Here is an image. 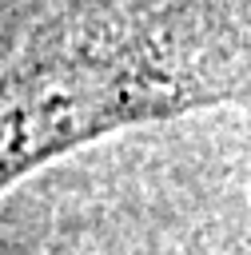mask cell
<instances>
[{
	"label": "cell",
	"mask_w": 251,
	"mask_h": 255,
	"mask_svg": "<svg viewBox=\"0 0 251 255\" xmlns=\"http://www.w3.org/2000/svg\"><path fill=\"white\" fill-rule=\"evenodd\" d=\"M251 104V0H48L0 64V191L112 131Z\"/></svg>",
	"instance_id": "1"
},
{
	"label": "cell",
	"mask_w": 251,
	"mask_h": 255,
	"mask_svg": "<svg viewBox=\"0 0 251 255\" xmlns=\"http://www.w3.org/2000/svg\"><path fill=\"white\" fill-rule=\"evenodd\" d=\"M44 4L48 0H0V64L20 48V40L28 36V28L44 12Z\"/></svg>",
	"instance_id": "2"
}]
</instances>
